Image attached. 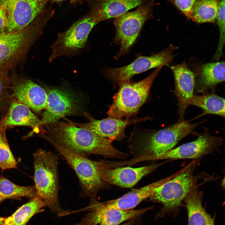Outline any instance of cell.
<instances>
[{
  "label": "cell",
  "instance_id": "obj_29",
  "mask_svg": "<svg viewBox=\"0 0 225 225\" xmlns=\"http://www.w3.org/2000/svg\"><path fill=\"white\" fill-rule=\"evenodd\" d=\"M6 129L3 124L0 132V168L2 170L16 168L17 164L8 143Z\"/></svg>",
  "mask_w": 225,
  "mask_h": 225
},
{
  "label": "cell",
  "instance_id": "obj_3",
  "mask_svg": "<svg viewBox=\"0 0 225 225\" xmlns=\"http://www.w3.org/2000/svg\"><path fill=\"white\" fill-rule=\"evenodd\" d=\"M200 159H196L180 170L176 176L157 188L149 198V201L161 204L162 207L156 215V220L168 213L177 215L189 193L198 187V177L194 174Z\"/></svg>",
  "mask_w": 225,
  "mask_h": 225
},
{
  "label": "cell",
  "instance_id": "obj_23",
  "mask_svg": "<svg viewBox=\"0 0 225 225\" xmlns=\"http://www.w3.org/2000/svg\"><path fill=\"white\" fill-rule=\"evenodd\" d=\"M47 207L46 202L36 195L19 207L11 216L0 217V225H26L35 214L42 212Z\"/></svg>",
  "mask_w": 225,
  "mask_h": 225
},
{
  "label": "cell",
  "instance_id": "obj_5",
  "mask_svg": "<svg viewBox=\"0 0 225 225\" xmlns=\"http://www.w3.org/2000/svg\"><path fill=\"white\" fill-rule=\"evenodd\" d=\"M162 66L156 69L144 79L137 82L130 80L122 82L113 97L112 103L107 112L108 117L131 118L136 115L141 107L148 99L152 84Z\"/></svg>",
  "mask_w": 225,
  "mask_h": 225
},
{
  "label": "cell",
  "instance_id": "obj_32",
  "mask_svg": "<svg viewBox=\"0 0 225 225\" xmlns=\"http://www.w3.org/2000/svg\"><path fill=\"white\" fill-rule=\"evenodd\" d=\"M6 1L4 0L0 4V31L1 32L7 22Z\"/></svg>",
  "mask_w": 225,
  "mask_h": 225
},
{
  "label": "cell",
  "instance_id": "obj_1",
  "mask_svg": "<svg viewBox=\"0 0 225 225\" xmlns=\"http://www.w3.org/2000/svg\"><path fill=\"white\" fill-rule=\"evenodd\" d=\"M43 126L45 128L43 136L51 143L83 157L95 154L105 158L125 159L129 156L115 148L112 140L68 122L58 121Z\"/></svg>",
  "mask_w": 225,
  "mask_h": 225
},
{
  "label": "cell",
  "instance_id": "obj_10",
  "mask_svg": "<svg viewBox=\"0 0 225 225\" xmlns=\"http://www.w3.org/2000/svg\"><path fill=\"white\" fill-rule=\"evenodd\" d=\"M149 15L148 8L143 7L115 18L116 34L114 41L120 46L116 59L120 58L129 50L135 42Z\"/></svg>",
  "mask_w": 225,
  "mask_h": 225
},
{
  "label": "cell",
  "instance_id": "obj_16",
  "mask_svg": "<svg viewBox=\"0 0 225 225\" xmlns=\"http://www.w3.org/2000/svg\"><path fill=\"white\" fill-rule=\"evenodd\" d=\"M165 162L138 168L126 167L109 168L104 167L101 161H98L99 174L101 179L109 185L130 188Z\"/></svg>",
  "mask_w": 225,
  "mask_h": 225
},
{
  "label": "cell",
  "instance_id": "obj_4",
  "mask_svg": "<svg viewBox=\"0 0 225 225\" xmlns=\"http://www.w3.org/2000/svg\"><path fill=\"white\" fill-rule=\"evenodd\" d=\"M34 181L37 195L44 200L50 210L58 216L69 214L61 207L58 197V157L49 151L40 149L33 154Z\"/></svg>",
  "mask_w": 225,
  "mask_h": 225
},
{
  "label": "cell",
  "instance_id": "obj_24",
  "mask_svg": "<svg viewBox=\"0 0 225 225\" xmlns=\"http://www.w3.org/2000/svg\"><path fill=\"white\" fill-rule=\"evenodd\" d=\"M142 0H103L95 15L99 22L116 18L141 4Z\"/></svg>",
  "mask_w": 225,
  "mask_h": 225
},
{
  "label": "cell",
  "instance_id": "obj_11",
  "mask_svg": "<svg viewBox=\"0 0 225 225\" xmlns=\"http://www.w3.org/2000/svg\"><path fill=\"white\" fill-rule=\"evenodd\" d=\"M222 138L211 135L208 129L198 135L193 141L181 145L150 160L199 159L202 157L218 152L222 144Z\"/></svg>",
  "mask_w": 225,
  "mask_h": 225
},
{
  "label": "cell",
  "instance_id": "obj_26",
  "mask_svg": "<svg viewBox=\"0 0 225 225\" xmlns=\"http://www.w3.org/2000/svg\"><path fill=\"white\" fill-rule=\"evenodd\" d=\"M37 195L35 186L24 187L14 184L2 175L0 176V204L7 199L22 197L32 198Z\"/></svg>",
  "mask_w": 225,
  "mask_h": 225
},
{
  "label": "cell",
  "instance_id": "obj_7",
  "mask_svg": "<svg viewBox=\"0 0 225 225\" xmlns=\"http://www.w3.org/2000/svg\"><path fill=\"white\" fill-rule=\"evenodd\" d=\"M40 30L29 26L20 30L0 33V70L8 71L25 53Z\"/></svg>",
  "mask_w": 225,
  "mask_h": 225
},
{
  "label": "cell",
  "instance_id": "obj_35",
  "mask_svg": "<svg viewBox=\"0 0 225 225\" xmlns=\"http://www.w3.org/2000/svg\"><path fill=\"white\" fill-rule=\"evenodd\" d=\"M54 0L55 1H63V0Z\"/></svg>",
  "mask_w": 225,
  "mask_h": 225
},
{
  "label": "cell",
  "instance_id": "obj_19",
  "mask_svg": "<svg viewBox=\"0 0 225 225\" xmlns=\"http://www.w3.org/2000/svg\"><path fill=\"white\" fill-rule=\"evenodd\" d=\"M177 174L176 172L168 177L133 190L118 198L102 202L98 200L96 203L100 207L104 208L122 210L133 209L143 200L149 198L157 188Z\"/></svg>",
  "mask_w": 225,
  "mask_h": 225
},
{
  "label": "cell",
  "instance_id": "obj_30",
  "mask_svg": "<svg viewBox=\"0 0 225 225\" xmlns=\"http://www.w3.org/2000/svg\"><path fill=\"white\" fill-rule=\"evenodd\" d=\"M225 0H221L218 4L216 19L220 31V38L213 59L219 60L222 55L225 44Z\"/></svg>",
  "mask_w": 225,
  "mask_h": 225
},
{
  "label": "cell",
  "instance_id": "obj_27",
  "mask_svg": "<svg viewBox=\"0 0 225 225\" xmlns=\"http://www.w3.org/2000/svg\"><path fill=\"white\" fill-rule=\"evenodd\" d=\"M218 4L217 0H199L194 6L192 18L199 23L213 22L216 19Z\"/></svg>",
  "mask_w": 225,
  "mask_h": 225
},
{
  "label": "cell",
  "instance_id": "obj_12",
  "mask_svg": "<svg viewBox=\"0 0 225 225\" xmlns=\"http://www.w3.org/2000/svg\"><path fill=\"white\" fill-rule=\"evenodd\" d=\"M88 122L79 123L64 119L70 124L88 129L98 136L113 141H120L126 138L125 130L128 126L152 119L147 117L142 118L134 117L123 119L108 117L102 120H97L90 114L85 112Z\"/></svg>",
  "mask_w": 225,
  "mask_h": 225
},
{
  "label": "cell",
  "instance_id": "obj_15",
  "mask_svg": "<svg viewBox=\"0 0 225 225\" xmlns=\"http://www.w3.org/2000/svg\"><path fill=\"white\" fill-rule=\"evenodd\" d=\"M83 210L89 212L76 225H119L128 220L152 210L153 206L139 209L122 210L104 208L97 205L93 199Z\"/></svg>",
  "mask_w": 225,
  "mask_h": 225
},
{
  "label": "cell",
  "instance_id": "obj_9",
  "mask_svg": "<svg viewBox=\"0 0 225 225\" xmlns=\"http://www.w3.org/2000/svg\"><path fill=\"white\" fill-rule=\"evenodd\" d=\"M99 22L95 15L88 16L77 21L65 31L58 33L51 46L49 62L60 56L70 55L83 48L90 32Z\"/></svg>",
  "mask_w": 225,
  "mask_h": 225
},
{
  "label": "cell",
  "instance_id": "obj_21",
  "mask_svg": "<svg viewBox=\"0 0 225 225\" xmlns=\"http://www.w3.org/2000/svg\"><path fill=\"white\" fill-rule=\"evenodd\" d=\"M224 61L208 63L203 65L196 80L194 90L197 93H205L218 84L225 81Z\"/></svg>",
  "mask_w": 225,
  "mask_h": 225
},
{
  "label": "cell",
  "instance_id": "obj_18",
  "mask_svg": "<svg viewBox=\"0 0 225 225\" xmlns=\"http://www.w3.org/2000/svg\"><path fill=\"white\" fill-rule=\"evenodd\" d=\"M170 68L174 76V93L178 102L179 121L183 120L189 102L193 95L195 85L194 73L183 63L172 66Z\"/></svg>",
  "mask_w": 225,
  "mask_h": 225
},
{
  "label": "cell",
  "instance_id": "obj_8",
  "mask_svg": "<svg viewBox=\"0 0 225 225\" xmlns=\"http://www.w3.org/2000/svg\"><path fill=\"white\" fill-rule=\"evenodd\" d=\"M175 49V47L170 45L151 56H140L127 65L118 68H107L104 70V75L115 87L119 86L123 82L130 80L135 75L153 68L167 66L175 56L172 53Z\"/></svg>",
  "mask_w": 225,
  "mask_h": 225
},
{
  "label": "cell",
  "instance_id": "obj_2",
  "mask_svg": "<svg viewBox=\"0 0 225 225\" xmlns=\"http://www.w3.org/2000/svg\"><path fill=\"white\" fill-rule=\"evenodd\" d=\"M201 123L192 124L183 120L158 130L142 129L134 124L128 140L132 162L150 160L171 149Z\"/></svg>",
  "mask_w": 225,
  "mask_h": 225
},
{
  "label": "cell",
  "instance_id": "obj_34",
  "mask_svg": "<svg viewBox=\"0 0 225 225\" xmlns=\"http://www.w3.org/2000/svg\"><path fill=\"white\" fill-rule=\"evenodd\" d=\"M2 125H3V124H2V122L1 120H0V132L1 130L2 129Z\"/></svg>",
  "mask_w": 225,
  "mask_h": 225
},
{
  "label": "cell",
  "instance_id": "obj_22",
  "mask_svg": "<svg viewBox=\"0 0 225 225\" xmlns=\"http://www.w3.org/2000/svg\"><path fill=\"white\" fill-rule=\"evenodd\" d=\"M196 187L184 200L187 208L188 225H214L215 217H212L202 204V193Z\"/></svg>",
  "mask_w": 225,
  "mask_h": 225
},
{
  "label": "cell",
  "instance_id": "obj_33",
  "mask_svg": "<svg viewBox=\"0 0 225 225\" xmlns=\"http://www.w3.org/2000/svg\"><path fill=\"white\" fill-rule=\"evenodd\" d=\"M143 215L140 214L135 216L119 225H141Z\"/></svg>",
  "mask_w": 225,
  "mask_h": 225
},
{
  "label": "cell",
  "instance_id": "obj_31",
  "mask_svg": "<svg viewBox=\"0 0 225 225\" xmlns=\"http://www.w3.org/2000/svg\"><path fill=\"white\" fill-rule=\"evenodd\" d=\"M177 7L188 18H192L193 9L197 0H173Z\"/></svg>",
  "mask_w": 225,
  "mask_h": 225
},
{
  "label": "cell",
  "instance_id": "obj_25",
  "mask_svg": "<svg viewBox=\"0 0 225 225\" xmlns=\"http://www.w3.org/2000/svg\"><path fill=\"white\" fill-rule=\"evenodd\" d=\"M189 105L201 108L202 111L201 116L212 114L225 118V99L214 93L201 95L193 94Z\"/></svg>",
  "mask_w": 225,
  "mask_h": 225
},
{
  "label": "cell",
  "instance_id": "obj_13",
  "mask_svg": "<svg viewBox=\"0 0 225 225\" xmlns=\"http://www.w3.org/2000/svg\"><path fill=\"white\" fill-rule=\"evenodd\" d=\"M7 22L1 32H9L28 27L40 13L48 0H6Z\"/></svg>",
  "mask_w": 225,
  "mask_h": 225
},
{
  "label": "cell",
  "instance_id": "obj_14",
  "mask_svg": "<svg viewBox=\"0 0 225 225\" xmlns=\"http://www.w3.org/2000/svg\"><path fill=\"white\" fill-rule=\"evenodd\" d=\"M47 102L42 114V126L56 122L61 118L79 112L80 107L75 97L67 90L56 88L48 90Z\"/></svg>",
  "mask_w": 225,
  "mask_h": 225
},
{
  "label": "cell",
  "instance_id": "obj_20",
  "mask_svg": "<svg viewBox=\"0 0 225 225\" xmlns=\"http://www.w3.org/2000/svg\"><path fill=\"white\" fill-rule=\"evenodd\" d=\"M1 120L6 129L16 126H28L32 128L33 132L44 133L41 120L28 107L14 99Z\"/></svg>",
  "mask_w": 225,
  "mask_h": 225
},
{
  "label": "cell",
  "instance_id": "obj_28",
  "mask_svg": "<svg viewBox=\"0 0 225 225\" xmlns=\"http://www.w3.org/2000/svg\"><path fill=\"white\" fill-rule=\"evenodd\" d=\"M8 71L0 70V115L8 108L13 100L11 86L13 79Z\"/></svg>",
  "mask_w": 225,
  "mask_h": 225
},
{
  "label": "cell",
  "instance_id": "obj_6",
  "mask_svg": "<svg viewBox=\"0 0 225 225\" xmlns=\"http://www.w3.org/2000/svg\"><path fill=\"white\" fill-rule=\"evenodd\" d=\"M67 161L78 177L81 188L80 195L90 198L96 197L101 190L110 186L101 178L98 161L74 153L54 143H51Z\"/></svg>",
  "mask_w": 225,
  "mask_h": 225
},
{
  "label": "cell",
  "instance_id": "obj_17",
  "mask_svg": "<svg viewBox=\"0 0 225 225\" xmlns=\"http://www.w3.org/2000/svg\"><path fill=\"white\" fill-rule=\"evenodd\" d=\"M11 90L13 99L37 113L45 109L47 93L42 87L31 80L13 79Z\"/></svg>",
  "mask_w": 225,
  "mask_h": 225
}]
</instances>
